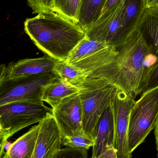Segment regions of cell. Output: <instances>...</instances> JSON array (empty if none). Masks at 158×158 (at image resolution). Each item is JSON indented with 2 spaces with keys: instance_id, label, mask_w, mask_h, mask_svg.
Here are the masks:
<instances>
[{
  "instance_id": "obj_1",
  "label": "cell",
  "mask_w": 158,
  "mask_h": 158,
  "mask_svg": "<svg viewBox=\"0 0 158 158\" xmlns=\"http://www.w3.org/2000/svg\"><path fill=\"white\" fill-rule=\"evenodd\" d=\"M117 49L118 53L112 62L85 76L104 79L135 99L142 94L149 69L158 58L151 53L137 29Z\"/></svg>"
},
{
  "instance_id": "obj_2",
  "label": "cell",
  "mask_w": 158,
  "mask_h": 158,
  "mask_svg": "<svg viewBox=\"0 0 158 158\" xmlns=\"http://www.w3.org/2000/svg\"><path fill=\"white\" fill-rule=\"evenodd\" d=\"M24 30L41 51L60 61H66L86 36L78 23L53 10L27 19Z\"/></svg>"
},
{
  "instance_id": "obj_3",
  "label": "cell",
  "mask_w": 158,
  "mask_h": 158,
  "mask_svg": "<svg viewBox=\"0 0 158 158\" xmlns=\"http://www.w3.org/2000/svg\"><path fill=\"white\" fill-rule=\"evenodd\" d=\"M79 89L83 131L94 140L98 121L111 105L118 88L104 79L87 77Z\"/></svg>"
},
{
  "instance_id": "obj_4",
  "label": "cell",
  "mask_w": 158,
  "mask_h": 158,
  "mask_svg": "<svg viewBox=\"0 0 158 158\" xmlns=\"http://www.w3.org/2000/svg\"><path fill=\"white\" fill-rule=\"evenodd\" d=\"M43 102L19 101L0 106V140L5 142L19 131L53 115Z\"/></svg>"
},
{
  "instance_id": "obj_5",
  "label": "cell",
  "mask_w": 158,
  "mask_h": 158,
  "mask_svg": "<svg viewBox=\"0 0 158 158\" xmlns=\"http://www.w3.org/2000/svg\"><path fill=\"white\" fill-rule=\"evenodd\" d=\"M158 116V86L142 94L130 116L129 142L131 154L155 129Z\"/></svg>"
},
{
  "instance_id": "obj_6",
  "label": "cell",
  "mask_w": 158,
  "mask_h": 158,
  "mask_svg": "<svg viewBox=\"0 0 158 158\" xmlns=\"http://www.w3.org/2000/svg\"><path fill=\"white\" fill-rule=\"evenodd\" d=\"M57 77L53 71L15 78H0V106L19 101L43 102L44 86Z\"/></svg>"
},
{
  "instance_id": "obj_7",
  "label": "cell",
  "mask_w": 158,
  "mask_h": 158,
  "mask_svg": "<svg viewBox=\"0 0 158 158\" xmlns=\"http://www.w3.org/2000/svg\"><path fill=\"white\" fill-rule=\"evenodd\" d=\"M123 0L104 12L86 32L91 40L117 48L124 43L122 35V13Z\"/></svg>"
},
{
  "instance_id": "obj_8",
  "label": "cell",
  "mask_w": 158,
  "mask_h": 158,
  "mask_svg": "<svg viewBox=\"0 0 158 158\" xmlns=\"http://www.w3.org/2000/svg\"><path fill=\"white\" fill-rule=\"evenodd\" d=\"M135 99L118 89L112 102L115 118L117 158H131L129 142V119Z\"/></svg>"
},
{
  "instance_id": "obj_9",
  "label": "cell",
  "mask_w": 158,
  "mask_h": 158,
  "mask_svg": "<svg viewBox=\"0 0 158 158\" xmlns=\"http://www.w3.org/2000/svg\"><path fill=\"white\" fill-rule=\"evenodd\" d=\"M53 110L62 137L87 135L83 127L82 107L79 93L64 98Z\"/></svg>"
},
{
  "instance_id": "obj_10",
  "label": "cell",
  "mask_w": 158,
  "mask_h": 158,
  "mask_svg": "<svg viewBox=\"0 0 158 158\" xmlns=\"http://www.w3.org/2000/svg\"><path fill=\"white\" fill-rule=\"evenodd\" d=\"M38 124L39 135L32 158H53L62 145L60 129L53 114Z\"/></svg>"
},
{
  "instance_id": "obj_11",
  "label": "cell",
  "mask_w": 158,
  "mask_h": 158,
  "mask_svg": "<svg viewBox=\"0 0 158 158\" xmlns=\"http://www.w3.org/2000/svg\"><path fill=\"white\" fill-rule=\"evenodd\" d=\"M58 61L45 54L42 57L20 60L7 66L2 64L0 78H15L53 72Z\"/></svg>"
},
{
  "instance_id": "obj_12",
  "label": "cell",
  "mask_w": 158,
  "mask_h": 158,
  "mask_svg": "<svg viewBox=\"0 0 158 158\" xmlns=\"http://www.w3.org/2000/svg\"><path fill=\"white\" fill-rule=\"evenodd\" d=\"M91 158H96L111 148H116L115 118L112 103L100 117L96 131Z\"/></svg>"
},
{
  "instance_id": "obj_13",
  "label": "cell",
  "mask_w": 158,
  "mask_h": 158,
  "mask_svg": "<svg viewBox=\"0 0 158 158\" xmlns=\"http://www.w3.org/2000/svg\"><path fill=\"white\" fill-rule=\"evenodd\" d=\"M137 29L151 53L158 58V5L146 7Z\"/></svg>"
},
{
  "instance_id": "obj_14",
  "label": "cell",
  "mask_w": 158,
  "mask_h": 158,
  "mask_svg": "<svg viewBox=\"0 0 158 158\" xmlns=\"http://www.w3.org/2000/svg\"><path fill=\"white\" fill-rule=\"evenodd\" d=\"M122 35L124 43L137 30L146 8V0H123Z\"/></svg>"
},
{
  "instance_id": "obj_15",
  "label": "cell",
  "mask_w": 158,
  "mask_h": 158,
  "mask_svg": "<svg viewBox=\"0 0 158 158\" xmlns=\"http://www.w3.org/2000/svg\"><path fill=\"white\" fill-rule=\"evenodd\" d=\"M39 132V124L32 127L12 144L7 152L1 150L0 158H32Z\"/></svg>"
},
{
  "instance_id": "obj_16",
  "label": "cell",
  "mask_w": 158,
  "mask_h": 158,
  "mask_svg": "<svg viewBox=\"0 0 158 158\" xmlns=\"http://www.w3.org/2000/svg\"><path fill=\"white\" fill-rule=\"evenodd\" d=\"M79 90L76 86L57 77L52 82L44 86L42 100L50 105L53 109L64 98L79 93Z\"/></svg>"
},
{
  "instance_id": "obj_17",
  "label": "cell",
  "mask_w": 158,
  "mask_h": 158,
  "mask_svg": "<svg viewBox=\"0 0 158 158\" xmlns=\"http://www.w3.org/2000/svg\"><path fill=\"white\" fill-rule=\"evenodd\" d=\"M107 0H81L78 24L87 32L102 15Z\"/></svg>"
},
{
  "instance_id": "obj_18",
  "label": "cell",
  "mask_w": 158,
  "mask_h": 158,
  "mask_svg": "<svg viewBox=\"0 0 158 158\" xmlns=\"http://www.w3.org/2000/svg\"><path fill=\"white\" fill-rule=\"evenodd\" d=\"M53 72L62 81L79 88L87 78L79 69L66 61H58Z\"/></svg>"
},
{
  "instance_id": "obj_19",
  "label": "cell",
  "mask_w": 158,
  "mask_h": 158,
  "mask_svg": "<svg viewBox=\"0 0 158 158\" xmlns=\"http://www.w3.org/2000/svg\"><path fill=\"white\" fill-rule=\"evenodd\" d=\"M108 47L105 44L86 36L75 47L66 62L70 64H74Z\"/></svg>"
},
{
  "instance_id": "obj_20",
  "label": "cell",
  "mask_w": 158,
  "mask_h": 158,
  "mask_svg": "<svg viewBox=\"0 0 158 158\" xmlns=\"http://www.w3.org/2000/svg\"><path fill=\"white\" fill-rule=\"evenodd\" d=\"M81 2V0H54L52 10L78 24Z\"/></svg>"
},
{
  "instance_id": "obj_21",
  "label": "cell",
  "mask_w": 158,
  "mask_h": 158,
  "mask_svg": "<svg viewBox=\"0 0 158 158\" xmlns=\"http://www.w3.org/2000/svg\"><path fill=\"white\" fill-rule=\"evenodd\" d=\"M94 140L87 135L62 137V145L66 147L88 150L93 147Z\"/></svg>"
},
{
  "instance_id": "obj_22",
  "label": "cell",
  "mask_w": 158,
  "mask_h": 158,
  "mask_svg": "<svg viewBox=\"0 0 158 158\" xmlns=\"http://www.w3.org/2000/svg\"><path fill=\"white\" fill-rule=\"evenodd\" d=\"M158 86V59L149 69L142 94Z\"/></svg>"
},
{
  "instance_id": "obj_23",
  "label": "cell",
  "mask_w": 158,
  "mask_h": 158,
  "mask_svg": "<svg viewBox=\"0 0 158 158\" xmlns=\"http://www.w3.org/2000/svg\"><path fill=\"white\" fill-rule=\"evenodd\" d=\"M53 158H88L87 150L66 147L61 148Z\"/></svg>"
},
{
  "instance_id": "obj_24",
  "label": "cell",
  "mask_w": 158,
  "mask_h": 158,
  "mask_svg": "<svg viewBox=\"0 0 158 158\" xmlns=\"http://www.w3.org/2000/svg\"><path fill=\"white\" fill-rule=\"evenodd\" d=\"M28 5L31 8L32 14H39L52 10L54 0H27Z\"/></svg>"
},
{
  "instance_id": "obj_25",
  "label": "cell",
  "mask_w": 158,
  "mask_h": 158,
  "mask_svg": "<svg viewBox=\"0 0 158 158\" xmlns=\"http://www.w3.org/2000/svg\"><path fill=\"white\" fill-rule=\"evenodd\" d=\"M96 158H117V150L116 148H109Z\"/></svg>"
},
{
  "instance_id": "obj_26",
  "label": "cell",
  "mask_w": 158,
  "mask_h": 158,
  "mask_svg": "<svg viewBox=\"0 0 158 158\" xmlns=\"http://www.w3.org/2000/svg\"><path fill=\"white\" fill-rule=\"evenodd\" d=\"M121 0H107L105 6L103 8L102 14L115 6Z\"/></svg>"
},
{
  "instance_id": "obj_27",
  "label": "cell",
  "mask_w": 158,
  "mask_h": 158,
  "mask_svg": "<svg viewBox=\"0 0 158 158\" xmlns=\"http://www.w3.org/2000/svg\"><path fill=\"white\" fill-rule=\"evenodd\" d=\"M154 130H155L154 133H155V139H156V149L158 153V116Z\"/></svg>"
},
{
  "instance_id": "obj_28",
  "label": "cell",
  "mask_w": 158,
  "mask_h": 158,
  "mask_svg": "<svg viewBox=\"0 0 158 158\" xmlns=\"http://www.w3.org/2000/svg\"><path fill=\"white\" fill-rule=\"evenodd\" d=\"M158 0H146L147 7L154 6Z\"/></svg>"
},
{
  "instance_id": "obj_29",
  "label": "cell",
  "mask_w": 158,
  "mask_h": 158,
  "mask_svg": "<svg viewBox=\"0 0 158 158\" xmlns=\"http://www.w3.org/2000/svg\"><path fill=\"white\" fill-rule=\"evenodd\" d=\"M158 5V1H157V2L156 3V4L155 5Z\"/></svg>"
}]
</instances>
